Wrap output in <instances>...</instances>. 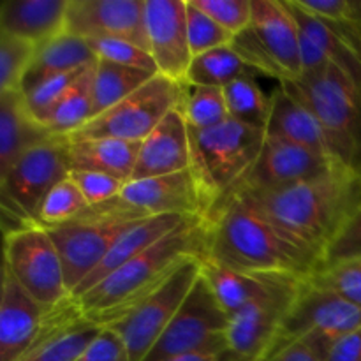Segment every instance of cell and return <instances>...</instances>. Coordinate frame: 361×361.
Returning <instances> with one entry per match:
<instances>
[{"label":"cell","instance_id":"cell-1","mask_svg":"<svg viewBox=\"0 0 361 361\" xmlns=\"http://www.w3.org/2000/svg\"><path fill=\"white\" fill-rule=\"evenodd\" d=\"M286 238L323 261L361 201V175L335 164L328 171L277 189H236Z\"/></svg>","mask_w":361,"mask_h":361},{"label":"cell","instance_id":"cell-2","mask_svg":"<svg viewBox=\"0 0 361 361\" xmlns=\"http://www.w3.org/2000/svg\"><path fill=\"white\" fill-rule=\"evenodd\" d=\"M204 261L245 271L307 279L321 268L312 254L289 242L238 192L229 194L204 217Z\"/></svg>","mask_w":361,"mask_h":361},{"label":"cell","instance_id":"cell-3","mask_svg":"<svg viewBox=\"0 0 361 361\" xmlns=\"http://www.w3.org/2000/svg\"><path fill=\"white\" fill-rule=\"evenodd\" d=\"M207 245L204 219H190L140 256L74 298L81 314L106 328L122 319L145 298L157 291L183 263L203 259Z\"/></svg>","mask_w":361,"mask_h":361},{"label":"cell","instance_id":"cell-4","mask_svg":"<svg viewBox=\"0 0 361 361\" xmlns=\"http://www.w3.org/2000/svg\"><path fill=\"white\" fill-rule=\"evenodd\" d=\"M321 123L335 161L361 175V83L337 66L279 83Z\"/></svg>","mask_w":361,"mask_h":361},{"label":"cell","instance_id":"cell-5","mask_svg":"<svg viewBox=\"0 0 361 361\" xmlns=\"http://www.w3.org/2000/svg\"><path fill=\"white\" fill-rule=\"evenodd\" d=\"M264 137L263 127L233 118L212 129H189L190 171L203 200L204 217L249 176L263 150Z\"/></svg>","mask_w":361,"mask_h":361},{"label":"cell","instance_id":"cell-6","mask_svg":"<svg viewBox=\"0 0 361 361\" xmlns=\"http://www.w3.org/2000/svg\"><path fill=\"white\" fill-rule=\"evenodd\" d=\"M145 217L147 215L116 197L108 203L88 207L74 221L55 228H44L62 257L71 296L104 259L116 238L130 224Z\"/></svg>","mask_w":361,"mask_h":361},{"label":"cell","instance_id":"cell-7","mask_svg":"<svg viewBox=\"0 0 361 361\" xmlns=\"http://www.w3.org/2000/svg\"><path fill=\"white\" fill-rule=\"evenodd\" d=\"M231 48L254 73L279 83L303 74L298 27L286 0H252L250 25L235 35Z\"/></svg>","mask_w":361,"mask_h":361},{"label":"cell","instance_id":"cell-8","mask_svg":"<svg viewBox=\"0 0 361 361\" xmlns=\"http://www.w3.org/2000/svg\"><path fill=\"white\" fill-rule=\"evenodd\" d=\"M228 316L203 275L164 334L143 361H171L189 355H217L229 351Z\"/></svg>","mask_w":361,"mask_h":361},{"label":"cell","instance_id":"cell-9","mask_svg":"<svg viewBox=\"0 0 361 361\" xmlns=\"http://www.w3.org/2000/svg\"><path fill=\"white\" fill-rule=\"evenodd\" d=\"M358 328H361L360 307L317 284L312 277H307L300 284L275 341H303L317 358L324 361L331 345L342 335Z\"/></svg>","mask_w":361,"mask_h":361},{"label":"cell","instance_id":"cell-10","mask_svg":"<svg viewBox=\"0 0 361 361\" xmlns=\"http://www.w3.org/2000/svg\"><path fill=\"white\" fill-rule=\"evenodd\" d=\"M4 268L44 310L71 298L62 257L42 226L28 224L4 235Z\"/></svg>","mask_w":361,"mask_h":361},{"label":"cell","instance_id":"cell-11","mask_svg":"<svg viewBox=\"0 0 361 361\" xmlns=\"http://www.w3.org/2000/svg\"><path fill=\"white\" fill-rule=\"evenodd\" d=\"M69 175L67 137H53L30 148L0 176L2 210L35 224L39 208L49 190Z\"/></svg>","mask_w":361,"mask_h":361},{"label":"cell","instance_id":"cell-12","mask_svg":"<svg viewBox=\"0 0 361 361\" xmlns=\"http://www.w3.org/2000/svg\"><path fill=\"white\" fill-rule=\"evenodd\" d=\"M178 95V81L157 74L118 104L88 120L67 140L111 137L141 143L164 120V116L176 108Z\"/></svg>","mask_w":361,"mask_h":361},{"label":"cell","instance_id":"cell-13","mask_svg":"<svg viewBox=\"0 0 361 361\" xmlns=\"http://www.w3.org/2000/svg\"><path fill=\"white\" fill-rule=\"evenodd\" d=\"M200 275L201 259L187 261L157 291L152 293L122 319L106 326L122 338L130 361L147 358L192 291Z\"/></svg>","mask_w":361,"mask_h":361},{"label":"cell","instance_id":"cell-14","mask_svg":"<svg viewBox=\"0 0 361 361\" xmlns=\"http://www.w3.org/2000/svg\"><path fill=\"white\" fill-rule=\"evenodd\" d=\"M303 279L249 303L229 321V353L240 361H257L267 355L281 331Z\"/></svg>","mask_w":361,"mask_h":361},{"label":"cell","instance_id":"cell-15","mask_svg":"<svg viewBox=\"0 0 361 361\" xmlns=\"http://www.w3.org/2000/svg\"><path fill=\"white\" fill-rule=\"evenodd\" d=\"M147 0H69L66 34L85 39H126L148 49Z\"/></svg>","mask_w":361,"mask_h":361},{"label":"cell","instance_id":"cell-16","mask_svg":"<svg viewBox=\"0 0 361 361\" xmlns=\"http://www.w3.org/2000/svg\"><path fill=\"white\" fill-rule=\"evenodd\" d=\"M286 2L298 27L303 74L314 73L326 66H337L361 83L360 39L310 14L296 0Z\"/></svg>","mask_w":361,"mask_h":361},{"label":"cell","instance_id":"cell-17","mask_svg":"<svg viewBox=\"0 0 361 361\" xmlns=\"http://www.w3.org/2000/svg\"><path fill=\"white\" fill-rule=\"evenodd\" d=\"M148 51L159 74L173 81L185 80L192 62L187 35V0H147Z\"/></svg>","mask_w":361,"mask_h":361},{"label":"cell","instance_id":"cell-18","mask_svg":"<svg viewBox=\"0 0 361 361\" xmlns=\"http://www.w3.org/2000/svg\"><path fill=\"white\" fill-rule=\"evenodd\" d=\"M120 200L147 217L180 215L203 217L204 207L190 169L126 183Z\"/></svg>","mask_w":361,"mask_h":361},{"label":"cell","instance_id":"cell-19","mask_svg":"<svg viewBox=\"0 0 361 361\" xmlns=\"http://www.w3.org/2000/svg\"><path fill=\"white\" fill-rule=\"evenodd\" d=\"M102 328L81 314L74 298L46 310L44 324L27 353L18 361H74Z\"/></svg>","mask_w":361,"mask_h":361},{"label":"cell","instance_id":"cell-20","mask_svg":"<svg viewBox=\"0 0 361 361\" xmlns=\"http://www.w3.org/2000/svg\"><path fill=\"white\" fill-rule=\"evenodd\" d=\"M335 164L338 162L326 155L267 136L256 164L238 189H277L291 185L321 175Z\"/></svg>","mask_w":361,"mask_h":361},{"label":"cell","instance_id":"cell-21","mask_svg":"<svg viewBox=\"0 0 361 361\" xmlns=\"http://www.w3.org/2000/svg\"><path fill=\"white\" fill-rule=\"evenodd\" d=\"M46 310L2 268L0 288V361H18L30 349L44 324Z\"/></svg>","mask_w":361,"mask_h":361},{"label":"cell","instance_id":"cell-22","mask_svg":"<svg viewBox=\"0 0 361 361\" xmlns=\"http://www.w3.org/2000/svg\"><path fill=\"white\" fill-rule=\"evenodd\" d=\"M190 169L189 127L176 109L141 141L133 180L154 178Z\"/></svg>","mask_w":361,"mask_h":361},{"label":"cell","instance_id":"cell-23","mask_svg":"<svg viewBox=\"0 0 361 361\" xmlns=\"http://www.w3.org/2000/svg\"><path fill=\"white\" fill-rule=\"evenodd\" d=\"M190 219L200 217L155 215V217L140 219V221H136L134 224H130L129 228L116 238V242L113 243V247L109 249V252L106 254L104 259L99 263V267L95 268L80 286H78L76 291L73 293V298H78V296H81L83 293H87L88 289L97 286L99 282L104 281L108 275H111L113 271L118 270L120 267H123L127 261L140 256L141 252H145V250L150 249L152 245L161 242L166 235L175 231L176 228L185 224Z\"/></svg>","mask_w":361,"mask_h":361},{"label":"cell","instance_id":"cell-24","mask_svg":"<svg viewBox=\"0 0 361 361\" xmlns=\"http://www.w3.org/2000/svg\"><path fill=\"white\" fill-rule=\"evenodd\" d=\"M69 0H6L0 32L41 46L66 32Z\"/></svg>","mask_w":361,"mask_h":361},{"label":"cell","instance_id":"cell-25","mask_svg":"<svg viewBox=\"0 0 361 361\" xmlns=\"http://www.w3.org/2000/svg\"><path fill=\"white\" fill-rule=\"evenodd\" d=\"M201 275L229 317L249 303L302 279L286 274H245L204 259H201Z\"/></svg>","mask_w":361,"mask_h":361},{"label":"cell","instance_id":"cell-26","mask_svg":"<svg viewBox=\"0 0 361 361\" xmlns=\"http://www.w3.org/2000/svg\"><path fill=\"white\" fill-rule=\"evenodd\" d=\"M53 137L32 115L21 92H0V176L25 152Z\"/></svg>","mask_w":361,"mask_h":361},{"label":"cell","instance_id":"cell-27","mask_svg":"<svg viewBox=\"0 0 361 361\" xmlns=\"http://www.w3.org/2000/svg\"><path fill=\"white\" fill-rule=\"evenodd\" d=\"M264 133L270 137H277L334 159L321 123L317 122L314 113L298 99L293 97L282 85H277L271 92V111Z\"/></svg>","mask_w":361,"mask_h":361},{"label":"cell","instance_id":"cell-28","mask_svg":"<svg viewBox=\"0 0 361 361\" xmlns=\"http://www.w3.org/2000/svg\"><path fill=\"white\" fill-rule=\"evenodd\" d=\"M141 143L111 140V137H90V140H67L71 171H99L111 175L129 183Z\"/></svg>","mask_w":361,"mask_h":361},{"label":"cell","instance_id":"cell-29","mask_svg":"<svg viewBox=\"0 0 361 361\" xmlns=\"http://www.w3.org/2000/svg\"><path fill=\"white\" fill-rule=\"evenodd\" d=\"M95 60L97 59L85 39L63 32L59 37L37 46L21 92L25 94L49 78L81 69Z\"/></svg>","mask_w":361,"mask_h":361},{"label":"cell","instance_id":"cell-30","mask_svg":"<svg viewBox=\"0 0 361 361\" xmlns=\"http://www.w3.org/2000/svg\"><path fill=\"white\" fill-rule=\"evenodd\" d=\"M94 71L92 62L41 120L55 137H69L94 118Z\"/></svg>","mask_w":361,"mask_h":361},{"label":"cell","instance_id":"cell-31","mask_svg":"<svg viewBox=\"0 0 361 361\" xmlns=\"http://www.w3.org/2000/svg\"><path fill=\"white\" fill-rule=\"evenodd\" d=\"M157 74L147 71L133 69V67L120 66V63L108 62V60H95L94 71V116L101 115L106 109L113 108L140 90L145 83Z\"/></svg>","mask_w":361,"mask_h":361},{"label":"cell","instance_id":"cell-32","mask_svg":"<svg viewBox=\"0 0 361 361\" xmlns=\"http://www.w3.org/2000/svg\"><path fill=\"white\" fill-rule=\"evenodd\" d=\"M176 111L192 130H204L229 118L224 90L215 87H197L180 81V95Z\"/></svg>","mask_w":361,"mask_h":361},{"label":"cell","instance_id":"cell-33","mask_svg":"<svg viewBox=\"0 0 361 361\" xmlns=\"http://www.w3.org/2000/svg\"><path fill=\"white\" fill-rule=\"evenodd\" d=\"M245 74L256 73L240 59L238 53L229 44L194 56L183 81L197 87L224 88L236 78Z\"/></svg>","mask_w":361,"mask_h":361},{"label":"cell","instance_id":"cell-34","mask_svg":"<svg viewBox=\"0 0 361 361\" xmlns=\"http://www.w3.org/2000/svg\"><path fill=\"white\" fill-rule=\"evenodd\" d=\"M254 76L256 74L240 76L222 88L226 106L229 118L267 129L271 111V94L268 95Z\"/></svg>","mask_w":361,"mask_h":361},{"label":"cell","instance_id":"cell-35","mask_svg":"<svg viewBox=\"0 0 361 361\" xmlns=\"http://www.w3.org/2000/svg\"><path fill=\"white\" fill-rule=\"evenodd\" d=\"M90 207L83 194L71 178L53 187L37 212L35 224L42 228H55L80 217Z\"/></svg>","mask_w":361,"mask_h":361},{"label":"cell","instance_id":"cell-36","mask_svg":"<svg viewBox=\"0 0 361 361\" xmlns=\"http://www.w3.org/2000/svg\"><path fill=\"white\" fill-rule=\"evenodd\" d=\"M37 46L0 32V92H21Z\"/></svg>","mask_w":361,"mask_h":361},{"label":"cell","instance_id":"cell-37","mask_svg":"<svg viewBox=\"0 0 361 361\" xmlns=\"http://www.w3.org/2000/svg\"><path fill=\"white\" fill-rule=\"evenodd\" d=\"M187 35H189L192 59L201 53L210 51V49L229 46L235 39V35L229 34L217 21L197 9L190 0H187Z\"/></svg>","mask_w":361,"mask_h":361},{"label":"cell","instance_id":"cell-38","mask_svg":"<svg viewBox=\"0 0 361 361\" xmlns=\"http://www.w3.org/2000/svg\"><path fill=\"white\" fill-rule=\"evenodd\" d=\"M87 42L92 48V51H94L95 59H102L113 63H120V66L133 67V69L159 74L157 66H155V60L152 59L150 51L134 44V42L115 37L88 39Z\"/></svg>","mask_w":361,"mask_h":361},{"label":"cell","instance_id":"cell-39","mask_svg":"<svg viewBox=\"0 0 361 361\" xmlns=\"http://www.w3.org/2000/svg\"><path fill=\"white\" fill-rule=\"evenodd\" d=\"M314 16L361 39V0H296Z\"/></svg>","mask_w":361,"mask_h":361},{"label":"cell","instance_id":"cell-40","mask_svg":"<svg viewBox=\"0 0 361 361\" xmlns=\"http://www.w3.org/2000/svg\"><path fill=\"white\" fill-rule=\"evenodd\" d=\"M310 277L361 309V259L319 268Z\"/></svg>","mask_w":361,"mask_h":361},{"label":"cell","instance_id":"cell-41","mask_svg":"<svg viewBox=\"0 0 361 361\" xmlns=\"http://www.w3.org/2000/svg\"><path fill=\"white\" fill-rule=\"evenodd\" d=\"M190 2L233 35L242 34L252 20V0H190Z\"/></svg>","mask_w":361,"mask_h":361},{"label":"cell","instance_id":"cell-42","mask_svg":"<svg viewBox=\"0 0 361 361\" xmlns=\"http://www.w3.org/2000/svg\"><path fill=\"white\" fill-rule=\"evenodd\" d=\"M88 66H90V63H88ZM88 66L81 67V69H76V71H69V73L59 74V76L49 78V80L42 81L41 85L34 87L32 90L25 92V94L21 92V94L25 95V102H27L32 115L41 122V120L44 118L46 113H48L49 109L59 102V99L69 90L71 85L78 80V76H80Z\"/></svg>","mask_w":361,"mask_h":361},{"label":"cell","instance_id":"cell-43","mask_svg":"<svg viewBox=\"0 0 361 361\" xmlns=\"http://www.w3.org/2000/svg\"><path fill=\"white\" fill-rule=\"evenodd\" d=\"M361 259V201L324 252L321 268Z\"/></svg>","mask_w":361,"mask_h":361},{"label":"cell","instance_id":"cell-44","mask_svg":"<svg viewBox=\"0 0 361 361\" xmlns=\"http://www.w3.org/2000/svg\"><path fill=\"white\" fill-rule=\"evenodd\" d=\"M69 178L76 183V187L90 207L116 200L122 194L123 187H126V182H122V180L99 171L73 169Z\"/></svg>","mask_w":361,"mask_h":361},{"label":"cell","instance_id":"cell-45","mask_svg":"<svg viewBox=\"0 0 361 361\" xmlns=\"http://www.w3.org/2000/svg\"><path fill=\"white\" fill-rule=\"evenodd\" d=\"M74 361H130L122 338L109 328H102L94 342Z\"/></svg>","mask_w":361,"mask_h":361},{"label":"cell","instance_id":"cell-46","mask_svg":"<svg viewBox=\"0 0 361 361\" xmlns=\"http://www.w3.org/2000/svg\"><path fill=\"white\" fill-rule=\"evenodd\" d=\"M257 361H321L303 341H275Z\"/></svg>","mask_w":361,"mask_h":361},{"label":"cell","instance_id":"cell-47","mask_svg":"<svg viewBox=\"0 0 361 361\" xmlns=\"http://www.w3.org/2000/svg\"><path fill=\"white\" fill-rule=\"evenodd\" d=\"M324 361H361V328L342 335Z\"/></svg>","mask_w":361,"mask_h":361},{"label":"cell","instance_id":"cell-48","mask_svg":"<svg viewBox=\"0 0 361 361\" xmlns=\"http://www.w3.org/2000/svg\"><path fill=\"white\" fill-rule=\"evenodd\" d=\"M171 361H240L233 353H217V355H189Z\"/></svg>","mask_w":361,"mask_h":361}]
</instances>
